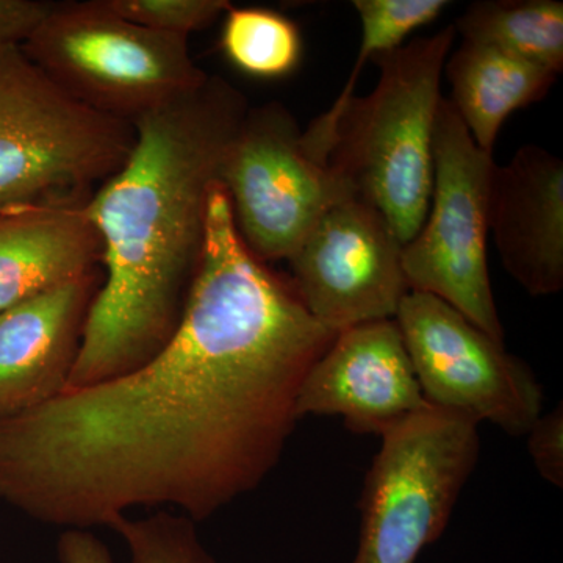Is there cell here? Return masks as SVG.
<instances>
[{
    "label": "cell",
    "instance_id": "obj_5",
    "mask_svg": "<svg viewBox=\"0 0 563 563\" xmlns=\"http://www.w3.org/2000/svg\"><path fill=\"white\" fill-rule=\"evenodd\" d=\"M22 47L77 101L128 122L209 77L188 38L124 20L103 0L54 2Z\"/></svg>",
    "mask_w": 563,
    "mask_h": 563
},
{
    "label": "cell",
    "instance_id": "obj_21",
    "mask_svg": "<svg viewBox=\"0 0 563 563\" xmlns=\"http://www.w3.org/2000/svg\"><path fill=\"white\" fill-rule=\"evenodd\" d=\"M528 451L533 466L547 483L563 487V407L542 413L529 429Z\"/></svg>",
    "mask_w": 563,
    "mask_h": 563
},
{
    "label": "cell",
    "instance_id": "obj_10",
    "mask_svg": "<svg viewBox=\"0 0 563 563\" xmlns=\"http://www.w3.org/2000/svg\"><path fill=\"white\" fill-rule=\"evenodd\" d=\"M404 244L380 211L346 199L317 221L288 257L307 312L332 333L395 320L409 292Z\"/></svg>",
    "mask_w": 563,
    "mask_h": 563
},
{
    "label": "cell",
    "instance_id": "obj_15",
    "mask_svg": "<svg viewBox=\"0 0 563 563\" xmlns=\"http://www.w3.org/2000/svg\"><path fill=\"white\" fill-rule=\"evenodd\" d=\"M451 106L479 150L493 154L501 125L514 111L542 101L558 74L487 46L462 41L444 65Z\"/></svg>",
    "mask_w": 563,
    "mask_h": 563
},
{
    "label": "cell",
    "instance_id": "obj_2",
    "mask_svg": "<svg viewBox=\"0 0 563 563\" xmlns=\"http://www.w3.org/2000/svg\"><path fill=\"white\" fill-rule=\"evenodd\" d=\"M247 109L239 88L209 76L132 122L131 154L85 206L107 277L66 390L132 372L172 339L201 261L211 190Z\"/></svg>",
    "mask_w": 563,
    "mask_h": 563
},
{
    "label": "cell",
    "instance_id": "obj_11",
    "mask_svg": "<svg viewBox=\"0 0 563 563\" xmlns=\"http://www.w3.org/2000/svg\"><path fill=\"white\" fill-rule=\"evenodd\" d=\"M428 407L398 324L383 320L336 333L307 374L296 415H336L352 432L380 435Z\"/></svg>",
    "mask_w": 563,
    "mask_h": 563
},
{
    "label": "cell",
    "instance_id": "obj_17",
    "mask_svg": "<svg viewBox=\"0 0 563 563\" xmlns=\"http://www.w3.org/2000/svg\"><path fill=\"white\" fill-rule=\"evenodd\" d=\"M362 22V43L342 92L331 109L320 114L302 131V139L314 157L328 163L331 152L333 124L344 103L354 95L366 63L376 55L387 54L402 46L417 29L431 24L450 5L446 0H354L352 2Z\"/></svg>",
    "mask_w": 563,
    "mask_h": 563
},
{
    "label": "cell",
    "instance_id": "obj_1",
    "mask_svg": "<svg viewBox=\"0 0 563 563\" xmlns=\"http://www.w3.org/2000/svg\"><path fill=\"white\" fill-rule=\"evenodd\" d=\"M335 336L247 250L217 187L172 339L132 372L0 418V503L65 531L140 507L202 523L276 468Z\"/></svg>",
    "mask_w": 563,
    "mask_h": 563
},
{
    "label": "cell",
    "instance_id": "obj_7",
    "mask_svg": "<svg viewBox=\"0 0 563 563\" xmlns=\"http://www.w3.org/2000/svg\"><path fill=\"white\" fill-rule=\"evenodd\" d=\"M493 154L477 147L448 99L433 129V187L421 231L402 251L410 291L429 292L504 343L487 265Z\"/></svg>",
    "mask_w": 563,
    "mask_h": 563
},
{
    "label": "cell",
    "instance_id": "obj_16",
    "mask_svg": "<svg viewBox=\"0 0 563 563\" xmlns=\"http://www.w3.org/2000/svg\"><path fill=\"white\" fill-rule=\"evenodd\" d=\"M453 25L463 41L562 73L563 3L558 0H484L472 3Z\"/></svg>",
    "mask_w": 563,
    "mask_h": 563
},
{
    "label": "cell",
    "instance_id": "obj_14",
    "mask_svg": "<svg viewBox=\"0 0 563 563\" xmlns=\"http://www.w3.org/2000/svg\"><path fill=\"white\" fill-rule=\"evenodd\" d=\"M85 206L38 207L0 217V312L91 277L101 240Z\"/></svg>",
    "mask_w": 563,
    "mask_h": 563
},
{
    "label": "cell",
    "instance_id": "obj_19",
    "mask_svg": "<svg viewBox=\"0 0 563 563\" xmlns=\"http://www.w3.org/2000/svg\"><path fill=\"white\" fill-rule=\"evenodd\" d=\"M111 531L128 548L131 563H217L203 547L198 525L173 510L122 517Z\"/></svg>",
    "mask_w": 563,
    "mask_h": 563
},
{
    "label": "cell",
    "instance_id": "obj_4",
    "mask_svg": "<svg viewBox=\"0 0 563 563\" xmlns=\"http://www.w3.org/2000/svg\"><path fill=\"white\" fill-rule=\"evenodd\" d=\"M133 141L132 122L77 101L24 47L0 49V217L85 206Z\"/></svg>",
    "mask_w": 563,
    "mask_h": 563
},
{
    "label": "cell",
    "instance_id": "obj_3",
    "mask_svg": "<svg viewBox=\"0 0 563 563\" xmlns=\"http://www.w3.org/2000/svg\"><path fill=\"white\" fill-rule=\"evenodd\" d=\"M454 25L373 57L379 80L352 96L333 124L328 165L352 199L384 214L404 246L428 217L433 129Z\"/></svg>",
    "mask_w": 563,
    "mask_h": 563
},
{
    "label": "cell",
    "instance_id": "obj_8",
    "mask_svg": "<svg viewBox=\"0 0 563 563\" xmlns=\"http://www.w3.org/2000/svg\"><path fill=\"white\" fill-rule=\"evenodd\" d=\"M221 185L239 235L263 263L288 261L325 211L352 199L328 163L310 154L301 125L279 102L247 109Z\"/></svg>",
    "mask_w": 563,
    "mask_h": 563
},
{
    "label": "cell",
    "instance_id": "obj_9",
    "mask_svg": "<svg viewBox=\"0 0 563 563\" xmlns=\"http://www.w3.org/2000/svg\"><path fill=\"white\" fill-rule=\"evenodd\" d=\"M426 401L525 437L543 413L528 363L429 292L409 291L395 317Z\"/></svg>",
    "mask_w": 563,
    "mask_h": 563
},
{
    "label": "cell",
    "instance_id": "obj_18",
    "mask_svg": "<svg viewBox=\"0 0 563 563\" xmlns=\"http://www.w3.org/2000/svg\"><path fill=\"white\" fill-rule=\"evenodd\" d=\"M221 47L233 66L261 79L287 76L301 60L298 25L284 14L244 7L224 14Z\"/></svg>",
    "mask_w": 563,
    "mask_h": 563
},
{
    "label": "cell",
    "instance_id": "obj_12",
    "mask_svg": "<svg viewBox=\"0 0 563 563\" xmlns=\"http://www.w3.org/2000/svg\"><path fill=\"white\" fill-rule=\"evenodd\" d=\"M488 232L504 268L529 295L562 290L563 162L558 155L528 144L507 165H495Z\"/></svg>",
    "mask_w": 563,
    "mask_h": 563
},
{
    "label": "cell",
    "instance_id": "obj_22",
    "mask_svg": "<svg viewBox=\"0 0 563 563\" xmlns=\"http://www.w3.org/2000/svg\"><path fill=\"white\" fill-rule=\"evenodd\" d=\"M52 7L46 0H0V49L22 46Z\"/></svg>",
    "mask_w": 563,
    "mask_h": 563
},
{
    "label": "cell",
    "instance_id": "obj_13",
    "mask_svg": "<svg viewBox=\"0 0 563 563\" xmlns=\"http://www.w3.org/2000/svg\"><path fill=\"white\" fill-rule=\"evenodd\" d=\"M91 277L0 312V418L66 390L90 307Z\"/></svg>",
    "mask_w": 563,
    "mask_h": 563
},
{
    "label": "cell",
    "instance_id": "obj_23",
    "mask_svg": "<svg viewBox=\"0 0 563 563\" xmlns=\"http://www.w3.org/2000/svg\"><path fill=\"white\" fill-rule=\"evenodd\" d=\"M60 563H113L109 547L91 531L68 529L57 543Z\"/></svg>",
    "mask_w": 563,
    "mask_h": 563
},
{
    "label": "cell",
    "instance_id": "obj_20",
    "mask_svg": "<svg viewBox=\"0 0 563 563\" xmlns=\"http://www.w3.org/2000/svg\"><path fill=\"white\" fill-rule=\"evenodd\" d=\"M124 20L151 31L185 36L209 27L231 10L228 0H103Z\"/></svg>",
    "mask_w": 563,
    "mask_h": 563
},
{
    "label": "cell",
    "instance_id": "obj_6",
    "mask_svg": "<svg viewBox=\"0 0 563 563\" xmlns=\"http://www.w3.org/2000/svg\"><path fill=\"white\" fill-rule=\"evenodd\" d=\"M479 422L428 407L380 433L362 493L352 563H415L450 523L479 461Z\"/></svg>",
    "mask_w": 563,
    "mask_h": 563
}]
</instances>
